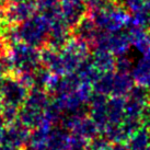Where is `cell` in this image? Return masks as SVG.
<instances>
[{"label": "cell", "instance_id": "cell-1", "mask_svg": "<svg viewBox=\"0 0 150 150\" xmlns=\"http://www.w3.org/2000/svg\"><path fill=\"white\" fill-rule=\"evenodd\" d=\"M149 38H150V36H149Z\"/></svg>", "mask_w": 150, "mask_h": 150}]
</instances>
